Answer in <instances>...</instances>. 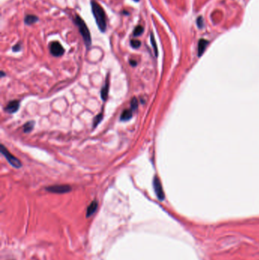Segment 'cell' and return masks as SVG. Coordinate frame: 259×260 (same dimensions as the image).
Instances as JSON below:
<instances>
[{
	"mask_svg": "<svg viewBox=\"0 0 259 260\" xmlns=\"http://www.w3.org/2000/svg\"><path fill=\"white\" fill-rule=\"evenodd\" d=\"M109 88H110V84H109V79L108 78H107L105 85L103 86L101 90V98L103 101H106L108 97V92H109Z\"/></svg>",
	"mask_w": 259,
	"mask_h": 260,
	"instance_id": "cell-10",
	"label": "cell"
},
{
	"mask_svg": "<svg viewBox=\"0 0 259 260\" xmlns=\"http://www.w3.org/2000/svg\"><path fill=\"white\" fill-rule=\"evenodd\" d=\"M0 150H1L2 154L4 155V157L6 158L7 159V161H8V163H9L12 166H13L14 168H20L22 166V162H21V161H19L16 157H15L13 154H12L11 153H9V152L7 150L6 148L5 147L4 145H1V149H0Z\"/></svg>",
	"mask_w": 259,
	"mask_h": 260,
	"instance_id": "cell-3",
	"label": "cell"
},
{
	"mask_svg": "<svg viewBox=\"0 0 259 260\" xmlns=\"http://www.w3.org/2000/svg\"><path fill=\"white\" fill-rule=\"evenodd\" d=\"M38 21V17L34 15H27L24 18V22L27 25H31V24H34Z\"/></svg>",
	"mask_w": 259,
	"mask_h": 260,
	"instance_id": "cell-11",
	"label": "cell"
},
{
	"mask_svg": "<svg viewBox=\"0 0 259 260\" xmlns=\"http://www.w3.org/2000/svg\"><path fill=\"white\" fill-rule=\"evenodd\" d=\"M132 117V110H124L121 114L120 119L122 121H128Z\"/></svg>",
	"mask_w": 259,
	"mask_h": 260,
	"instance_id": "cell-12",
	"label": "cell"
},
{
	"mask_svg": "<svg viewBox=\"0 0 259 260\" xmlns=\"http://www.w3.org/2000/svg\"><path fill=\"white\" fill-rule=\"evenodd\" d=\"M21 49H22V44L20 43H17L16 45L12 47V50H13L14 52H18V51L21 50Z\"/></svg>",
	"mask_w": 259,
	"mask_h": 260,
	"instance_id": "cell-20",
	"label": "cell"
},
{
	"mask_svg": "<svg viewBox=\"0 0 259 260\" xmlns=\"http://www.w3.org/2000/svg\"><path fill=\"white\" fill-rule=\"evenodd\" d=\"M102 119H103V114L102 113L98 114L97 116L95 117V118L94 119V122H93V124H94V128L96 127V126H97L100 122H101Z\"/></svg>",
	"mask_w": 259,
	"mask_h": 260,
	"instance_id": "cell-16",
	"label": "cell"
},
{
	"mask_svg": "<svg viewBox=\"0 0 259 260\" xmlns=\"http://www.w3.org/2000/svg\"><path fill=\"white\" fill-rule=\"evenodd\" d=\"M75 22L76 25L78 27L80 34H82L83 39H84V43H85L86 47L89 48L91 45V37L88 28H87V24L84 22V20L78 15H76V18H75Z\"/></svg>",
	"mask_w": 259,
	"mask_h": 260,
	"instance_id": "cell-2",
	"label": "cell"
},
{
	"mask_svg": "<svg viewBox=\"0 0 259 260\" xmlns=\"http://www.w3.org/2000/svg\"><path fill=\"white\" fill-rule=\"evenodd\" d=\"M97 207H98V202L97 201H95V200L90 204L87 208V213H86L87 218H89L90 216L94 215V212H96L97 209Z\"/></svg>",
	"mask_w": 259,
	"mask_h": 260,
	"instance_id": "cell-8",
	"label": "cell"
},
{
	"mask_svg": "<svg viewBox=\"0 0 259 260\" xmlns=\"http://www.w3.org/2000/svg\"><path fill=\"white\" fill-rule=\"evenodd\" d=\"M207 44H208V41H207V40L203 39L199 40L198 45V53L199 57H201V56L203 54L204 51H205Z\"/></svg>",
	"mask_w": 259,
	"mask_h": 260,
	"instance_id": "cell-9",
	"label": "cell"
},
{
	"mask_svg": "<svg viewBox=\"0 0 259 260\" xmlns=\"http://www.w3.org/2000/svg\"><path fill=\"white\" fill-rule=\"evenodd\" d=\"M203 24H204L203 18H202V17H199L197 19V25L198 26L199 28H202L203 27Z\"/></svg>",
	"mask_w": 259,
	"mask_h": 260,
	"instance_id": "cell-19",
	"label": "cell"
},
{
	"mask_svg": "<svg viewBox=\"0 0 259 260\" xmlns=\"http://www.w3.org/2000/svg\"><path fill=\"white\" fill-rule=\"evenodd\" d=\"M151 44H152V46H153V48H154L155 55H156V57H157V55H158L157 47V43H156V41H155L154 36V34H152V33L151 34Z\"/></svg>",
	"mask_w": 259,
	"mask_h": 260,
	"instance_id": "cell-15",
	"label": "cell"
},
{
	"mask_svg": "<svg viewBox=\"0 0 259 260\" xmlns=\"http://www.w3.org/2000/svg\"><path fill=\"white\" fill-rule=\"evenodd\" d=\"M33 126H34V122L33 121H29V122H26L24 124V127H23V129H24V132L25 133H28L32 131L33 129Z\"/></svg>",
	"mask_w": 259,
	"mask_h": 260,
	"instance_id": "cell-13",
	"label": "cell"
},
{
	"mask_svg": "<svg viewBox=\"0 0 259 260\" xmlns=\"http://www.w3.org/2000/svg\"><path fill=\"white\" fill-rule=\"evenodd\" d=\"M135 2H139V0H134Z\"/></svg>",
	"mask_w": 259,
	"mask_h": 260,
	"instance_id": "cell-23",
	"label": "cell"
},
{
	"mask_svg": "<svg viewBox=\"0 0 259 260\" xmlns=\"http://www.w3.org/2000/svg\"><path fill=\"white\" fill-rule=\"evenodd\" d=\"M91 4L93 15L97 24L98 28L101 32H105L107 29V17H106L104 10L97 2L92 1Z\"/></svg>",
	"mask_w": 259,
	"mask_h": 260,
	"instance_id": "cell-1",
	"label": "cell"
},
{
	"mask_svg": "<svg viewBox=\"0 0 259 260\" xmlns=\"http://www.w3.org/2000/svg\"><path fill=\"white\" fill-rule=\"evenodd\" d=\"M138 100H137L135 98H132L131 101V110H132V111H135V110H137V108H138Z\"/></svg>",
	"mask_w": 259,
	"mask_h": 260,
	"instance_id": "cell-17",
	"label": "cell"
},
{
	"mask_svg": "<svg viewBox=\"0 0 259 260\" xmlns=\"http://www.w3.org/2000/svg\"><path fill=\"white\" fill-rule=\"evenodd\" d=\"M130 64L132 66H135L137 65V62L135 60H130Z\"/></svg>",
	"mask_w": 259,
	"mask_h": 260,
	"instance_id": "cell-21",
	"label": "cell"
},
{
	"mask_svg": "<svg viewBox=\"0 0 259 260\" xmlns=\"http://www.w3.org/2000/svg\"><path fill=\"white\" fill-rule=\"evenodd\" d=\"M50 50L51 54L56 57H61V56L63 55V53L65 52V50L62 47V46L57 41H54L52 43H51L50 46Z\"/></svg>",
	"mask_w": 259,
	"mask_h": 260,
	"instance_id": "cell-5",
	"label": "cell"
},
{
	"mask_svg": "<svg viewBox=\"0 0 259 260\" xmlns=\"http://www.w3.org/2000/svg\"><path fill=\"white\" fill-rule=\"evenodd\" d=\"M131 46L133 47V48L137 49L138 48L141 46V41H139L138 40H131Z\"/></svg>",
	"mask_w": 259,
	"mask_h": 260,
	"instance_id": "cell-18",
	"label": "cell"
},
{
	"mask_svg": "<svg viewBox=\"0 0 259 260\" xmlns=\"http://www.w3.org/2000/svg\"><path fill=\"white\" fill-rule=\"evenodd\" d=\"M153 185H154V189L155 191V193H156L157 196L159 198L160 201H163L165 198L164 192H163V188H162L161 182L159 180L157 177H155L154 179V181H153Z\"/></svg>",
	"mask_w": 259,
	"mask_h": 260,
	"instance_id": "cell-6",
	"label": "cell"
},
{
	"mask_svg": "<svg viewBox=\"0 0 259 260\" xmlns=\"http://www.w3.org/2000/svg\"><path fill=\"white\" fill-rule=\"evenodd\" d=\"M144 32V28L142 27V25H138L135 28L133 32V36L134 37H138L141 36Z\"/></svg>",
	"mask_w": 259,
	"mask_h": 260,
	"instance_id": "cell-14",
	"label": "cell"
},
{
	"mask_svg": "<svg viewBox=\"0 0 259 260\" xmlns=\"http://www.w3.org/2000/svg\"><path fill=\"white\" fill-rule=\"evenodd\" d=\"M1 73H2V77H4L5 76V73L3 72H2Z\"/></svg>",
	"mask_w": 259,
	"mask_h": 260,
	"instance_id": "cell-22",
	"label": "cell"
},
{
	"mask_svg": "<svg viewBox=\"0 0 259 260\" xmlns=\"http://www.w3.org/2000/svg\"><path fill=\"white\" fill-rule=\"evenodd\" d=\"M46 189L50 192L62 194V193L69 192L72 190V187L68 185H53L47 187Z\"/></svg>",
	"mask_w": 259,
	"mask_h": 260,
	"instance_id": "cell-4",
	"label": "cell"
},
{
	"mask_svg": "<svg viewBox=\"0 0 259 260\" xmlns=\"http://www.w3.org/2000/svg\"><path fill=\"white\" fill-rule=\"evenodd\" d=\"M18 108H19V102L17 101H10L9 103L6 105L5 110H6V111L8 112V113H15V112L18 110Z\"/></svg>",
	"mask_w": 259,
	"mask_h": 260,
	"instance_id": "cell-7",
	"label": "cell"
}]
</instances>
